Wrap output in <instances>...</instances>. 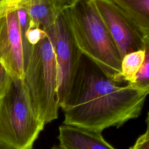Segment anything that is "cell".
Returning <instances> with one entry per match:
<instances>
[{
    "label": "cell",
    "mask_w": 149,
    "mask_h": 149,
    "mask_svg": "<svg viewBox=\"0 0 149 149\" xmlns=\"http://www.w3.org/2000/svg\"><path fill=\"white\" fill-rule=\"evenodd\" d=\"M66 12L74 40L83 55L111 79L125 82L121 73L120 52L94 0H78L67 8Z\"/></svg>",
    "instance_id": "cell-2"
},
{
    "label": "cell",
    "mask_w": 149,
    "mask_h": 149,
    "mask_svg": "<svg viewBox=\"0 0 149 149\" xmlns=\"http://www.w3.org/2000/svg\"><path fill=\"white\" fill-rule=\"evenodd\" d=\"M0 63L13 79H24L23 49L17 9L0 17Z\"/></svg>",
    "instance_id": "cell-7"
},
{
    "label": "cell",
    "mask_w": 149,
    "mask_h": 149,
    "mask_svg": "<svg viewBox=\"0 0 149 149\" xmlns=\"http://www.w3.org/2000/svg\"><path fill=\"white\" fill-rule=\"evenodd\" d=\"M144 58L141 68L130 85L137 89L147 92L149 94V38H146L143 48Z\"/></svg>",
    "instance_id": "cell-12"
},
{
    "label": "cell",
    "mask_w": 149,
    "mask_h": 149,
    "mask_svg": "<svg viewBox=\"0 0 149 149\" xmlns=\"http://www.w3.org/2000/svg\"><path fill=\"white\" fill-rule=\"evenodd\" d=\"M51 149H60L59 148H58V147H56V146H54L53 147H52L51 148Z\"/></svg>",
    "instance_id": "cell-19"
},
{
    "label": "cell",
    "mask_w": 149,
    "mask_h": 149,
    "mask_svg": "<svg viewBox=\"0 0 149 149\" xmlns=\"http://www.w3.org/2000/svg\"><path fill=\"white\" fill-rule=\"evenodd\" d=\"M144 58L143 49L126 54L121 61V73L124 81L132 84L139 72Z\"/></svg>",
    "instance_id": "cell-11"
},
{
    "label": "cell",
    "mask_w": 149,
    "mask_h": 149,
    "mask_svg": "<svg viewBox=\"0 0 149 149\" xmlns=\"http://www.w3.org/2000/svg\"><path fill=\"white\" fill-rule=\"evenodd\" d=\"M58 139L60 149H115L101 133L73 125H61Z\"/></svg>",
    "instance_id": "cell-8"
},
{
    "label": "cell",
    "mask_w": 149,
    "mask_h": 149,
    "mask_svg": "<svg viewBox=\"0 0 149 149\" xmlns=\"http://www.w3.org/2000/svg\"><path fill=\"white\" fill-rule=\"evenodd\" d=\"M24 0H0V17L13 10L17 9Z\"/></svg>",
    "instance_id": "cell-13"
},
{
    "label": "cell",
    "mask_w": 149,
    "mask_h": 149,
    "mask_svg": "<svg viewBox=\"0 0 149 149\" xmlns=\"http://www.w3.org/2000/svg\"><path fill=\"white\" fill-rule=\"evenodd\" d=\"M146 124H147V129L146 131H148L149 132V111L147 113V119H146Z\"/></svg>",
    "instance_id": "cell-17"
},
{
    "label": "cell",
    "mask_w": 149,
    "mask_h": 149,
    "mask_svg": "<svg viewBox=\"0 0 149 149\" xmlns=\"http://www.w3.org/2000/svg\"><path fill=\"white\" fill-rule=\"evenodd\" d=\"M46 33L55 52L58 73V102L59 108L63 109L83 55L73 35L66 8L59 15L54 26Z\"/></svg>",
    "instance_id": "cell-5"
},
{
    "label": "cell",
    "mask_w": 149,
    "mask_h": 149,
    "mask_svg": "<svg viewBox=\"0 0 149 149\" xmlns=\"http://www.w3.org/2000/svg\"><path fill=\"white\" fill-rule=\"evenodd\" d=\"M57 77L55 52L47 34L32 45L24 66L23 79L36 114L44 125L58 118Z\"/></svg>",
    "instance_id": "cell-4"
},
{
    "label": "cell",
    "mask_w": 149,
    "mask_h": 149,
    "mask_svg": "<svg viewBox=\"0 0 149 149\" xmlns=\"http://www.w3.org/2000/svg\"><path fill=\"white\" fill-rule=\"evenodd\" d=\"M132 20L146 38H149V0H112Z\"/></svg>",
    "instance_id": "cell-10"
},
{
    "label": "cell",
    "mask_w": 149,
    "mask_h": 149,
    "mask_svg": "<svg viewBox=\"0 0 149 149\" xmlns=\"http://www.w3.org/2000/svg\"><path fill=\"white\" fill-rule=\"evenodd\" d=\"M122 58L130 52L143 49L146 37L127 14L112 0H94Z\"/></svg>",
    "instance_id": "cell-6"
},
{
    "label": "cell",
    "mask_w": 149,
    "mask_h": 149,
    "mask_svg": "<svg viewBox=\"0 0 149 149\" xmlns=\"http://www.w3.org/2000/svg\"><path fill=\"white\" fill-rule=\"evenodd\" d=\"M44 126L23 80L12 78L0 98V144L9 149H32Z\"/></svg>",
    "instance_id": "cell-3"
},
{
    "label": "cell",
    "mask_w": 149,
    "mask_h": 149,
    "mask_svg": "<svg viewBox=\"0 0 149 149\" xmlns=\"http://www.w3.org/2000/svg\"><path fill=\"white\" fill-rule=\"evenodd\" d=\"M12 80V77L0 63V98L4 94Z\"/></svg>",
    "instance_id": "cell-14"
},
{
    "label": "cell",
    "mask_w": 149,
    "mask_h": 149,
    "mask_svg": "<svg viewBox=\"0 0 149 149\" xmlns=\"http://www.w3.org/2000/svg\"><path fill=\"white\" fill-rule=\"evenodd\" d=\"M129 149H149V132L146 131L136 140Z\"/></svg>",
    "instance_id": "cell-15"
},
{
    "label": "cell",
    "mask_w": 149,
    "mask_h": 149,
    "mask_svg": "<svg viewBox=\"0 0 149 149\" xmlns=\"http://www.w3.org/2000/svg\"><path fill=\"white\" fill-rule=\"evenodd\" d=\"M0 149H9V148H8L7 147H6L0 144Z\"/></svg>",
    "instance_id": "cell-18"
},
{
    "label": "cell",
    "mask_w": 149,
    "mask_h": 149,
    "mask_svg": "<svg viewBox=\"0 0 149 149\" xmlns=\"http://www.w3.org/2000/svg\"><path fill=\"white\" fill-rule=\"evenodd\" d=\"M67 8L57 0H24L17 9L20 8L25 11L33 26L47 32L54 26L59 15Z\"/></svg>",
    "instance_id": "cell-9"
},
{
    "label": "cell",
    "mask_w": 149,
    "mask_h": 149,
    "mask_svg": "<svg viewBox=\"0 0 149 149\" xmlns=\"http://www.w3.org/2000/svg\"><path fill=\"white\" fill-rule=\"evenodd\" d=\"M148 94L109 78L83 55L65 108L64 125L102 133L141 114Z\"/></svg>",
    "instance_id": "cell-1"
},
{
    "label": "cell",
    "mask_w": 149,
    "mask_h": 149,
    "mask_svg": "<svg viewBox=\"0 0 149 149\" xmlns=\"http://www.w3.org/2000/svg\"><path fill=\"white\" fill-rule=\"evenodd\" d=\"M64 6L69 8L74 5L78 0H57Z\"/></svg>",
    "instance_id": "cell-16"
}]
</instances>
